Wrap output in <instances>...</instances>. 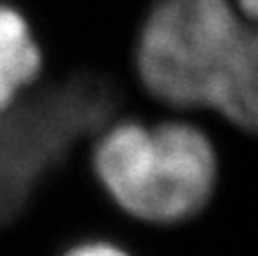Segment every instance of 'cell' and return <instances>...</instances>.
<instances>
[{
  "instance_id": "obj_1",
  "label": "cell",
  "mask_w": 258,
  "mask_h": 256,
  "mask_svg": "<svg viewBox=\"0 0 258 256\" xmlns=\"http://www.w3.org/2000/svg\"><path fill=\"white\" fill-rule=\"evenodd\" d=\"M134 63L147 93L202 132L222 113L258 130V21L231 0H152Z\"/></svg>"
},
{
  "instance_id": "obj_2",
  "label": "cell",
  "mask_w": 258,
  "mask_h": 256,
  "mask_svg": "<svg viewBox=\"0 0 258 256\" xmlns=\"http://www.w3.org/2000/svg\"><path fill=\"white\" fill-rule=\"evenodd\" d=\"M91 163L118 207L152 222L195 213L215 179L213 145L186 118H118L93 139Z\"/></svg>"
},
{
  "instance_id": "obj_3",
  "label": "cell",
  "mask_w": 258,
  "mask_h": 256,
  "mask_svg": "<svg viewBox=\"0 0 258 256\" xmlns=\"http://www.w3.org/2000/svg\"><path fill=\"white\" fill-rule=\"evenodd\" d=\"M39 68L41 54L25 16L0 0V109L12 102L18 86L39 75Z\"/></svg>"
},
{
  "instance_id": "obj_4",
  "label": "cell",
  "mask_w": 258,
  "mask_h": 256,
  "mask_svg": "<svg viewBox=\"0 0 258 256\" xmlns=\"http://www.w3.org/2000/svg\"><path fill=\"white\" fill-rule=\"evenodd\" d=\"M61 256H129L122 247H118L111 240L93 238V240H80V243L71 245L63 249Z\"/></svg>"
},
{
  "instance_id": "obj_5",
  "label": "cell",
  "mask_w": 258,
  "mask_h": 256,
  "mask_svg": "<svg viewBox=\"0 0 258 256\" xmlns=\"http://www.w3.org/2000/svg\"><path fill=\"white\" fill-rule=\"evenodd\" d=\"M233 7L242 14V16L258 21V0H233Z\"/></svg>"
}]
</instances>
